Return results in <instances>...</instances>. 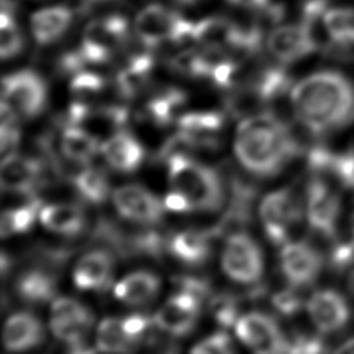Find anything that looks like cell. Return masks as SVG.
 Here are the masks:
<instances>
[{"label": "cell", "mask_w": 354, "mask_h": 354, "mask_svg": "<svg viewBox=\"0 0 354 354\" xmlns=\"http://www.w3.org/2000/svg\"><path fill=\"white\" fill-rule=\"evenodd\" d=\"M267 105L268 104L264 97L252 83L241 84L225 100L227 111L241 120L263 112H268Z\"/></svg>", "instance_id": "32"}, {"label": "cell", "mask_w": 354, "mask_h": 354, "mask_svg": "<svg viewBox=\"0 0 354 354\" xmlns=\"http://www.w3.org/2000/svg\"><path fill=\"white\" fill-rule=\"evenodd\" d=\"M292 108L300 123L314 134L332 131L354 118V86L336 71H319L296 83Z\"/></svg>", "instance_id": "1"}, {"label": "cell", "mask_w": 354, "mask_h": 354, "mask_svg": "<svg viewBox=\"0 0 354 354\" xmlns=\"http://www.w3.org/2000/svg\"><path fill=\"white\" fill-rule=\"evenodd\" d=\"M101 152L108 165L122 173L134 171L144 159L142 145L126 130H120L106 138L101 145Z\"/></svg>", "instance_id": "23"}, {"label": "cell", "mask_w": 354, "mask_h": 354, "mask_svg": "<svg viewBox=\"0 0 354 354\" xmlns=\"http://www.w3.org/2000/svg\"><path fill=\"white\" fill-rule=\"evenodd\" d=\"M319 252L304 241H289L279 252V267L289 285L301 288L313 283L322 270Z\"/></svg>", "instance_id": "13"}, {"label": "cell", "mask_w": 354, "mask_h": 354, "mask_svg": "<svg viewBox=\"0 0 354 354\" xmlns=\"http://www.w3.org/2000/svg\"><path fill=\"white\" fill-rule=\"evenodd\" d=\"M24 39L14 17V4L11 0H1L0 12V51L1 58H12L21 53Z\"/></svg>", "instance_id": "35"}, {"label": "cell", "mask_w": 354, "mask_h": 354, "mask_svg": "<svg viewBox=\"0 0 354 354\" xmlns=\"http://www.w3.org/2000/svg\"><path fill=\"white\" fill-rule=\"evenodd\" d=\"M285 354H325V344L318 336L296 335L288 340Z\"/></svg>", "instance_id": "40"}, {"label": "cell", "mask_w": 354, "mask_h": 354, "mask_svg": "<svg viewBox=\"0 0 354 354\" xmlns=\"http://www.w3.org/2000/svg\"><path fill=\"white\" fill-rule=\"evenodd\" d=\"M270 53L283 64H292L317 51V47L301 24L281 25L271 30L267 39Z\"/></svg>", "instance_id": "18"}, {"label": "cell", "mask_w": 354, "mask_h": 354, "mask_svg": "<svg viewBox=\"0 0 354 354\" xmlns=\"http://www.w3.org/2000/svg\"><path fill=\"white\" fill-rule=\"evenodd\" d=\"M346 286H347V290L350 292V295L354 297V266L348 270V274L346 278Z\"/></svg>", "instance_id": "46"}, {"label": "cell", "mask_w": 354, "mask_h": 354, "mask_svg": "<svg viewBox=\"0 0 354 354\" xmlns=\"http://www.w3.org/2000/svg\"><path fill=\"white\" fill-rule=\"evenodd\" d=\"M72 19V10L64 6L39 10L30 17L32 35L39 44H50L66 32Z\"/></svg>", "instance_id": "26"}, {"label": "cell", "mask_w": 354, "mask_h": 354, "mask_svg": "<svg viewBox=\"0 0 354 354\" xmlns=\"http://www.w3.org/2000/svg\"><path fill=\"white\" fill-rule=\"evenodd\" d=\"M296 289V286L290 285V288L283 289L272 296V304L281 314L290 317L297 314L303 308V306L306 307L300 297V293Z\"/></svg>", "instance_id": "38"}, {"label": "cell", "mask_w": 354, "mask_h": 354, "mask_svg": "<svg viewBox=\"0 0 354 354\" xmlns=\"http://www.w3.org/2000/svg\"><path fill=\"white\" fill-rule=\"evenodd\" d=\"M127 21L120 15H109L91 21L83 32L80 46L76 48L83 64L108 62L112 54L127 39Z\"/></svg>", "instance_id": "6"}, {"label": "cell", "mask_w": 354, "mask_h": 354, "mask_svg": "<svg viewBox=\"0 0 354 354\" xmlns=\"http://www.w3.org/2000/svg\"><path fill=\"white\" fill-rule=\"evenodd\" d=\"M93 314L80 301L58 297L50 310V329L53 335L71 346L82 344L93 326Z\"/></svg>", "instance_id": "11"}, {"label": "cell", "mask_w": 354, "mask_h": 354, "mask_svg": "<svg viewBox=\"0 0 354 354\" xmlns=\"http://www.w3.org/2000/svg\"><path fill=\"white\" fill-rule=\"evenodd\" d=\"M171 191L180 194L191 210L216 212L223 206L224 189L220 176L185 153L166 159Z\"/></svg>", "instance_id": "3"}, {"label": "cell", "mask_w": 354, "mask_h": 354, "mask_svg": "<svg viewBox=\"0 0 354 354\" xmlns=\"http://www.w3.org/2000/svg\"><path fill=\"white\" fill-rule=\"evenodd\" d=\"M333 354H354V336L344 340L335 351Z\"/></svg>", "instance_id": "45"}, {"label": "cell", "mask_w": 354, "mask_h": 354, "mask_svg": "<svg viewBox=\"0 0 354 354\" xmlns=\"http://www.w3.org/2000/svg\"><path fill=\"white\" fill-rule=\"evenodd\" d=\"M340 216V199L321 178H313L306 189V218L315 232L332 238Z\"/></svg>", "instance_id": "12"}, {"label": "cell", "mask_w": 354, "mask_h": 354, "mask_svg": "<svg viewBox=\"0 0 354 354\" xmlns=\"http://www.w3.org/2000/svg\"><path fill=\"white\" fill-rule=\"evenodd\" d=\"M185 104V94L177 88H167L152 97L144 106V118L156 126H167L178 119V112Z\"/></svg>", "instance_id": "31"}, {"label": "cell", "mask_w": 354, "mask_h": 354, "mask_svg": "<svg viewBox=\"0 0 354 354\" xmlns=\"http://www.w3.org/2000/svg\"><path fill=\"white\" fill-rule=\"evenodd\" d=\"M307 314L321 333L342 330L350 321L351 311L346 297L335 289H318L306 301Z\"/></svg>", "instance_id": "14"}, {"label": "cell", "mask_w": 354, "mask_h": 354, "mask_svg": "<svg viewBox=\"0 0 354 354\" xmlns=\"http://www.w3.org/2000/svg\"><path fill=\"white\" fill-rule=\"evenodd\" d=\"M105 88V80L97 73L80 71L72 76L71 91L76 102L90 105Z\"/></svg>", "instance_id": "37"}, {"label": "cell", "mask_w": 354, "mask_h": 354, "mask_svg": "<svg viewBox=\"0 0 354 354\" xmlns=\"http://www.w3.org/2000/svg\"><path fill=\"white\" fill-rule=\"evenodd\" d=\"M43 162L18 153L1 159L0 183L4 192L35 196L43 174Z\"/></svg>", "instance_id": "17"}, {"label": "cell", "mask_w": 354, "mask_h": 354, "mask_svg": "<svg viewBox=\"0 0 354 354\" xmlns=\"http://www.w3.org/2000/svg\"><path fill=\"white\" fill-rule=\"evenodd\" d=\"M98 148V140L80 126L66 123L62 129L61 152L65 158L73 162L87 163L94 158Z\"/></svg>", "instance_id": "30"}, {"label": "cell", "mask_w": 354, "mask_h": 354, "mask_svg": "<svg viewBox=\"0 0 354 354\" xmlns=\"http://www.w3.org/2000/svg\"><path fill=\"white\" fill-rule=\"evenodd\" d=\"M0 151L1 156H7L14 153V149L18 145L19 141V130L17 127V123H1L0 124Z\"/></svg>", "instance_id": "41"}, {"label": "cell", "mask_w": 354, "mask_h": 354, "mask_svg": "<svg viewBox=\"0 0 354 354\" xmlns=\"http://www.w3.org/2000/svg\"><path fill=\"white\" fill-rule=\"evenodd\" d=\"M134 29L148 48H155L165 41L180 46L195 43V24L160 4H149L142 8L136 17Z\"/></svg>", "instance_id": "4"}, {"label": "cell", "mask_w": 354, "mask_h": 354, "mask_svg": "<svg viewBox=\"0 0 354 354\" xmlns=\"http://www.w3.org/2000/svg\"><path fill=\"white\" fill-rule=\"evenodd\" d=\"M330 263L333 267L343 270L354 263V241H347L337 243L330 256Z\"/></svg>", "instance_id": "42"}, {"label": "cell", "mask_w": 354, "mask_h": 354, "mask_svg": "<svg viewBox=\"0 0 354 354\" xmlns=\"http://www.w3.org/2000/svg\"><path fill=\"white\" fill-rule=\"evenodd\" d=\"M299 151L297 140L288 124L271 112L242 119L236 129V158L256 176L277 174Z\"/></svg>", "instance_id": "2"}, {"label": "cell", "mask_w": 354, "mask_h": 354, "mask_svg": "<svg viewBox=\"0 0 354 354\" xmlns=\"http://www.w3.org/2000/svg\"><path fill=\"white\" fill-rule=\"evenodd\" d=\"M47 87L40 75L24 69L7 75L1 82V105L18 119L37 116L46 106Z\"/></svg>", "instance_id": "5"}, {"label": "cell", "mask_w": 354, "mask_h": 354, "mask_svg": "<svg viewBox=\"0 0 354 354\" xmlns=\"http://www.w3.org/2000/svg\"><path fill=\"white\" fill-rule=\"evenodd\" d=\"M350 227H351V241H354V212L350 218Z\"/></svg>", "instance_id": "47"}, {"label": "cell", "mask_w": 354, "mask_h": 354, "mask_svg": "<svg viewBox=\"0 0 354 354\" xmlns=\"http://www.w3.org/2000/svg\"><path fill=\"white\" fill-rule=\"evenodd\" d=\"M201 314V297L181 290L169 297L155 313L152 322L173 336L188 335L196 325Z\"/></svg>", "instance_id": "15"}, {"label": "cell", "mask_w": 354, "mask_h": 354, "mask_svg": "<svg viewBox=\"0 0 354 354\" xmlns=\"http://www.w3.org/2000/svg\"><path fill=\"white\" fill-rule=\"evenodd\" d=\"M170 253L181 263L198 266L205 263L212 252L210 234L196 230L177 232L169 241Z\"/></svg>", "instance_id": "27"}, {"label": "cell", "mask_w": 354, "mask_h": 354, "mask_svg": "<svg viewBox=\"0 0 354 354\" xmlns=\"http://www.w3.org/2000/svg\"><path fill=\"white\" fill-rule=\"evenodd\" d=\"M39 220L47 230L66 236L77 235L86 224L83 209L75 203H51L41 206Z\"/></svg>", "instance_id": "25"}, {"label": "cell", "mask_w": 354, "mask_h": 354, "mask_svg": "<svg viewBox=\"0 0 354 354\" xmlns=\"http://www.w3.org/2000/svg\"><path fill=\"white\" fill-rule=\"evenodd\" d=\"M76 192L90 203H101L109 194V185L106 176L88 165L77 174L72 181Z\"/></svg>", "instance_id": "36"}, {"label": "cell", "mask_w": 354, "mask_h": 354, "mask_svg": "<svg viewBox=\"0 0 354 354\" xmlns=\"http://www.w3.org/2000/svg\"><path fill=\"white\" fill-rule=\"evenodd\" d=\"M160 281L149 271H134L115 285V297L129 306H142L155 299Z\"/></svg>", "instance_id": "24"}, {"label": "cell", "mask_w": 354, "mask_h": 354, "mask_svg": "<svg viewBox=\"0 0 354 354\" xmlns=\"http://www.w3.org/2000/svg\"><path fill=\"white\" fill-rule=\"evenodd\" d=\"M152 68L153 58L149 53L133 55L116 75V88L119 94L123 98L136 97L147 84Z\"/></svg>", "instance_id": "28"}, {"label": "cell", "mask_w": 354, "mask_h": 354, "mask_svg": "<svg viewBox=\"0 0 354 354\" xmlns=\"http://www.w3.org/2000/svg\"><path fill=\"white\" fill-rule=\"evenodd\" d=\"M263 254L259 245L245 232H232L223 249L221 266L225 275L238 282L250 285L263 274Z\"/></svg>", "instance_id": "8"}, {"label": "cell", "mask_w": 354, "mask_h": 354, "mask_svg": "<svg viewBox=\"0 0 354 354\" xmlns=\"http://www.w3.org/2000/svg\"><path fill=\"white\" fill-rule=\"evenodd\" d=\"M260 220L267 238L278 245L289 242L292 230L303 217L299 198L288 188L267 194L259 207Z\"/></svg>", "instance_id": "7"}, {"label": "cell", "mask_w": 354, "mask_h": 354, "mask_svg": "<svg viewBox=\"0 0 354 354\" xmlns=\"http://www.w3.org/2000/svg\"><path fill=\"white\" fill-rule=\"evenodd\" d=\"M149 324L148 317L141 314L102 319L95 335L97 351L105 354H127L142 340Z\"/></svg>", "instance_id": "10"}, {"label": "cell", "mask_w": 354, "mask_h": 354, "mask_svg": "<svg viewBox=\"0 0 354 354\" xmlns=\"http://www.w3.org/2000/svg\"><path fill=\"white\" fill-rule=\"evenodd\" d=\"M44 339V326L30 313H15L8 317L3 330V342L8 351L21 353L39 346Z\"/></svg>", "instance_id": "22"}, {"label": "cell", "mask_w": 354, "mask_h": 354, "mask_svg": "<svg viewBox=\"0 0 354 354\" xmlns=\"http://www.w3.org/2000/svg\"><path fill=\"white\" fill-rule=\"evenodd\" d=\"M224 124L220 112H189L177 119L178 133H181L195 149H214L220 145L218 133Z\"/></svg>", "instance_id": "20"}, {"label": "cell", "mask_w": 354, "mask_h": 354, "mask_svg": "<svg viewBox=\"0 0 354 354\" xmlns=\"http://www.w3.org/2000/svg\"><path fill=\"white\" fill-rule=\"evenodd\" d=\"M191 354H235L232 350V344L230 337L223 333H214L207 336L198 344H195L191 350Z\"/></svg>", "instance_id": "39"}, {"label": "cell", "mask_w": 354, "mask_h": 354, "mask_svg": "<svg viewBox=\"0 0 354 354\" xmlns=\"http://www.w3.org/2000/svg\"><path fill=\"white\" fill-rule=\"evenodd\" d=\"M232 6L243 7V8H253V10H263L270 6V0H228Z\"/></svg>", "instance_id": "44"}, {"label": "cell", "mask_w": 354, "mask_h": 354, "mask_svg": "<svg viewBox=\"0 0 354 354\" xmlns=\"http://www.w3.org/2000/svg\"><path fill=\"white\" fill-rule=\"evenodd\" d=\"M324 24L330 41L339 46L354 44V8L337 7L326 10Z\"/></svg>", "instance_id": "34"}, {"label": "cell", "mask_w": 354, "mask_h": 354, "mask_svg": "<svg viewBox=\"0 0 354 354\" xmlns=\"http://www.w3.org/2000/svg\"><path fill=\"white\" fill-rule=\"evenodd\" d=\"M112 254L98 249L83 254L73 268V282L82 290H101L111 282Z\"/></svg>", "instance_id": "21"}, {"label": "cell", "mask_w": 354, "mask_h": 354, "mask_svg": "<svg viewBox=\"0 0 354 354\" xmlns=\"http://www.w3.org/2000/svg\"><path fill=\"white\" fill-rule=\"evenodd\" d=\"M243 26L224 17H207L195 24V43L203 48L241 53Z\"/></svg>", "instance_id": "19"}, {"label": "cell", "mask_w": 354, "mask_h": 354, "mask_svg": "<svg viewBox=\"0 0 354 354\" xmlns=\"http://www.w3.org/2000/svg\"><path fill=\"white\" fill-rule=\"evenodd\" d=\"M112 198L122 217L140 224L159 223L166 209L165 203L152 192L134 184L119 187L115 189Z\"/></svg>", "instance_id": "16"}, {"label": "cell", "mask_w": 354, "mask_h": 354, "mask_svg": "<svg viewBox=\"0 0 354 354\" xmlns=\"http://www.w3.org/2000/svg\"><path fill=\"white\" fill-rule=\"evenodd\" d=\"M41 202L36 196H32L21 206L6 209L1 214V236L7 238L10 235L29 231L35 223V218L39 216Z\"/></svg>", "instance_id": "33"}, {"label": "cell", "mask_w": 354, "mask_h": 354, "mask_svg": "<svg viewBox=\"0 0 354 354\" xmlns=\"http://www.w3.org/2000/svg\"><path fill=\"white\" fill-rule=\"evenodd\" d=\"M180 3H183V4H191V3H194V1H196V0H178Z\"/></svg>", "instance_id": "48"}, {"label": "cell", "mask_w": 354, "mask_h": 354, "mask_svg": "<svg viewBox=\"0 0 354 354\" xmlns=\"http://www.w3.org/2000/svg\"><path fill=\"white\" fill-rule=\"evenodd\" d=\"M165 207L167 210H173V212H191L187 201L177 192L171 191L169 195H166L165 201Z\"/></svg>", "instance_id": "43"}, {"label": "cell", "mask_w": 354, "mask_h": 354, "mask_svg": "<svg viewBox=\"0 0 354 354\" xmlns=\"http://www.w3.org/2000/svg\"><path fill=\"white\" fill-rule=\"evenodd\" d=\"M239 340L254 354H285L288 339L270 315L252 311L242 315L235 325Z\"/></svg>", "instance_id": "9"}, {"label": "cell", "mask_w": 354, "mask_h": 354, "mask_svg": "<svg viewBox=\"0 0 354 354\" xmlns=\"http://www.w3.org/2000/svg\"><path fill=\"white\" fill-rule=\"evenodd\" d=\"M19 297L32 304H40L54 299L57 290L55 275L44 268L24 271L15 283Z\"/></svg>", "instance_id": "29"}]
</instances>
